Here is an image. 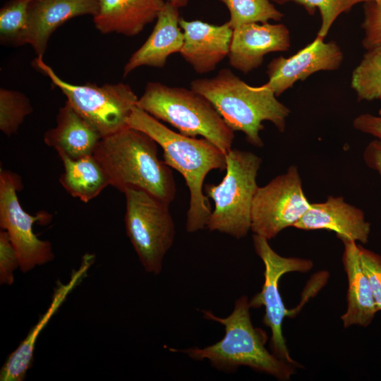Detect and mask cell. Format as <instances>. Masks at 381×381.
Returning a JSON list of instances; mask_svg holds the SVG:
<instances>
[{
	"label": "cell",
	"mask_w": 381,
	"mask_h": 381,
	"mask_svg": "<svg viewBox=\"0 0 381 381\" xmlns=\"http://www.w3.org/2000/svg\"><path fill=\"white\" fill-rule=\"evenodd\" d=\"M129 127L150 136L163 150L164 163L184 178L190 193L186 229L189 233L206 227L212 212L203 183L208 173L226 169V154L207 139L176 133L135 106L127 120Z\"/></svg>",
	"instance_id": "obj_1"
},
{
	"label": "cell",
	"mask_w": 381,
	"mask_h": 381,
	"mask_svg": "<svg viewBox=\"0 0 381 381\" xmlns=\"http://www.w3.org/2000/svg\"><path fill=\"white\" fill-rule=\"evenodd\" d=\"M157 143L145 133L127 126L102 137L93 155L107 174L109 186L124 193L141 189L170 204L176 184L169 167L158 157Z\"/></svg>",
	"instance_id": "obj_2"
},
{
	"label": "cell",
	"mask_w": 381,
	"mask_h": 381,
	"mask_svg": "<svg viewBox=\"0 0 381 381\" xmlns=\"http://www.w3.org/2000/svg\"><path fill=\"white\" fill-rule=\"evenodd\" d=\"M250 308L248 297L242 296L235 301L232 313L226 318H219L209 310H202L205 318L224 327V337L202 349L169 348V350L186 353L197 361L207 359L213 368L226 373H233L240 366H247L279 380H289L298 366L278 358L266 349L267 336L261 329L253 325Z\"/></svg>",
	"instance_id": "obj_3"
},
{
	"label": "cell",
	"mask_w": 381,
	"mask_h": 381,
	"mask_svg": "<svg viewBox=\"0 0 381 381\" xmlns=\"http://www.w3.org/2000/svg\"><path fill=\"white\" fill-rule=\"evenodd\" d=\"M190 88L207 99L228 126L243 132L255 147L263 146L262 121L272 122L280 132L285 130L289 109L270 89L250 86L229 68L221 69L212 78L193 80Z\"/></svg>",
	"instance_id": "obj_4"
},
{
	"label": "cell",
	"mask_w": 381,
	"mask_h": 381,
	"mask_svg": "<svg viewBox=\"0 0 381 381\" xmlns=\"http://www.w3.org/2000/svg\"><path fill=\"white\" fill-rule=\"evenodd\" d=\"M137 107L169 123L183 135L202 136L224 154L231 149L234 131L211 102L191 88L148 82Z\"/></svg>",
	"instance_id": "obj_5"
},
{
	"label": "cell",
	"mask_w": 381,
	"mask_h": 381,
	"mask_svg": "<svg viewBox=\"0 0 381 381\" xmlns=\"http://www.w3.org/2000/svg\"><path fill=\"white\" fill-rule=\"evenodd\" d=\"M261 163V158L249 151L231 149L226 152V174L222 181L204 187L205 195L214 202L205 228L237 239L247 236Z\"/></svg>",
	"instance_id": "obj_6"
},
{
	"label": "cell",
	"mask_w": 381,
	"mask_h": 381,
	"mask_svg": "<svg viewBox=\"0 0 381 381\" xmlns=\"http://www.w3.org/2000/svg\"><path fill=\"white\" fill-rule=\"evenodd\" d=\"M35 65L44 73L66 96L73 108L90 123L102 137L113 134L126 127L138 97L125 83H106L97 85L86 83L72 84L61 79L47 65L43 57L37 56Z\"/></svg>",
	"instance_id": "obj_7"
},
{
	"label": "cell",
	"mask_w": 381,
	"mask_h": 381,
	"mask_svg": "<svg viewBox=\"0 0 381 381\" xmlns=\"http://www.w3.org/2000/svg\"><path fill=\"white\" fill-rule=\"evenodd\" d=\"M125 226L145 272L159 274L175 237L169 204L139 188L126 189Z\"/></svg>",
	"instance_id": "obj_8"
},
{
	"label": "cell",
	"mask_w": 381,
	"mask_h": 381,
	"mask_svg": "<svg viewBox=\"0 0 381 381\" xmlns=\"http://www.w3.org/2000/svg\"><path fill=\"white\" fill-rule=\"evenodd\" d=\"M23 188L20 176L11 171L0 170V227L7 231L19 260V268L27 273L36 266L54 259L52 244L40 240L33 232V224H47L52 215L40 211L35 216L22 207L17 192Z\"/></svg>",
	"instance_id": "obj_9"
},
{
	"label": "cell",
	"mask_w": 381,
	"mask_h": 381,
	"mask_svg": "<svg viewBox=\"0 0 381 381\" xmlns=\"http://www.w3.org/2000/svg\"><path fill=\"white\" fill-rule=\"evenodd\" d=\"M268 241L257 234L253 236L255 251L262 260L265 271L262 289L249 301V304L250 308H265L262 322L271 329L272 352L278 358L299 367V364L291 357L283 335V321L291 311L283 303L279 291V282L284 274L289 272H309L313 267V262L309 259L282 256L272 248Z\"/></svg>",
	"instance_id": "obj_10"
},
{
	"label": "cell",
	"mask_w": 381,
	"mask_h": 381,
	"mask_svg": "<svg viewBox=\"0 0 381 381\" xmlns=\"http://www.w3.org/2000/svg\"><path fill=\"white\" fill-rule=\"evenodd\" d=\"M310 203L303 192L298 168L292 165L267 184L258 187L251 208L250 230L267 240L294 226Z\"/></svg>",
	"instance_id": "obj_11"
},
{
	"label": "cell",
	"mask_w": 381,
	"mask_h": 381,
	"mask_svg": "<svg viewBox=\"0 0 381 381\" xmlns=\"http://www.w3.org/2000/svg\"><path fill=\"white\" fill-rule=\"evenodd\" d=\"M323 40L317 36L294 55L273 59L267 66L268 81L262 86L278 97L298 80H303L315 72L339 68L343 61L339 46L334 41L325 43Z\"/></svg>",
	"instance_id": "obj_12"
},
{
	"label": "cell",
	"mask_w": 381,
	"mask_h": 381,
	"mask_svg": "<svg viewBox=\"0 0 381 381\" xmlns=\"http://www.w3.org/2000/svg\"><path fill=\"white\" fill-rule=\"evenodd\" d=\"M289 47L290 34L284 24L266 22L243 25L233 30L229 63L235 69L248 73L262 64L266 54L287 51Z\"/></svg>",
	"instance_id": "obj_13"
},
{
	"label": "cell",
	"mask_w": 381,
	"mask_h": 381,
	"mask_svg": "<svg viewBox=\"0 0 381 381\" xmlns=\"http://www.w3.org/2000/svg\"><path fill=\"white\" fill-rule=\"evenodd\" d=\"M99 0H32L21 46L30 44L38 57H43L52 33L66 21L78 16L92 17Z\"/></svg>",
	"instance_id": "obj_14"
},
{
	"label": "cell",
	"mask_w": 381,
	"mask_h": 381,
	"mask_svg": "<svg viewBox=\"0 0 381 381\" xmlns=\"http://www.w3.org/2000/svg\"><path fill=\"white\" fill-rule=\"evenodd\" d=\"M294 227L301 230L326 229L336 233L341 241L349 239L363 244L368 242L370 224L360 208L346 202L341 196L329 195L321 202L310 203Z\"/></svg>",
	"instance_id": "obj_15"
},
{
	"label": "cell",
	"mask_w": 381,
	"mask_h": 381,
	"mask_svg": "<svg viewBox=\"0 0 381 381\" xmlns=\"http://www.w3.org/2000/svg\"><path fill=\"white\" fill-rule=\"evenodd\" d=\"M179 25L184 37L179 54L196 73L213 71L228 56L233 33L228 22L217 25L181 18Z\"/></svg>",
	"instance_id": "obj_16"
},
{
	"label": "cell",
	"mask_w": 381,
	"mask_h": 381,
	"mask_svg": "<svg viewBox=\"0 0 381 381\" xmlns=\"http://www.w3.org/2000/svg\"><path fill=\"white\" fill-rule=\"evenodd\" d=\"M95 260V255L94 254L85 253L82 258L79 267L73 270L68 282L66 284L61 282H57L49 308L16 350L9 355L3 365L0 371L1 381H23L25 380L28 370L32 365L35 346L40 332L65 301L69 294L86 276Z\"/></svg>",
	"instance_id": "obj_17"
},
{
	"label": "cell",
	"mask_w": 381,
	"mask_h": 381,
	"mask_svg": "<svg viewBox=\"0 0 381 381\" xmlns=\"http://www.w3.org/2000/svg\"><path fill=\"white\" fill-rule=\"evenodd\" d=\"M180 19L179 8L165 1L152 33L126 64L123 77L141 66L163 68L169 56L180 52L184 39Z\"/></svg>",
	"instance_id": "obj_18"
},
{
	"label": "cell",
	"mask_w": 381,
	"mask_h": 381,
	"mask_svg": "<svg viewBox=\"0 0 381 381\" xmlns=\"http://www.w3.org/2000/svg\"><path fill=\"white\" fill-rule=\"evenodd\" d=\"M164 4V0H99L93 22L102 34L133 37L157 19Z\"/></svg>",
	"instance_id": "obj_19"
},
{
	"label": "cell",
	"mask_w": 381,
	"mask_h": 381,
	"mask_svg": "<svg viewBox=\"0 0 381 381\" xmlns=\"http://www.w3.org/2000/svg\"><path fill=\"white\" fill-rule=\"evenodd\" d=\"M342 263L348 280L347 308L341 316L345 328L353 325L367 327L378 312L368 278L363 268L358 246L344 239Z\"/></svg>",
	"instance_id": "obj_20"
},
{
	"label": "cell",
	"mask_w": 381,
	"mask_h": 381,
	"mask_svg": "<svg viewBox=\"0 0 381 381\" xmlns=\"http://www.w3.org/2000/svg\"><path fill=\"white\" fill-rule=\"evenodd\" d=\"M102 135L85 118L66 101L56 116V125L47 131L44 143L72 159L93 154Z\"/></svg>",
	"instance_id": "obj_21"
},
{
	"label": "cell",
	"mask_w": 381,
	"mask_h": 381,
	"mask_svg": "<svg viewBox=\"0 0 381 381\" xmlns=\"http://www.w3.org/2000/svg\"><path fill=\"white\" fill-rule=\"evenodd\" d=\"M56 152L64 165L59 182L73 198L87 202L109 186L106 172L93 155L75 159Z\"/></svg>",
	"instance_id": "obj_22"
},
{
	"label": "cell",
	"mask_w": 381,
	"mask_h": 381,
	"mask_svg": "<svg viewBox=\"0 0 381 381\" xmlns=\"http://www.w3.org/2000/svg\"><path fill=\"white\" fill-rule=\"evenodd\" d=\"M351 85L358 101L381 99V47L367 50L353 71Z\"/></svg>",
	"instance_id": "obj_23"
},
{
	"label": "cell",
	"mask_w": 381,
	"mask_h": 381,
	"mask_svg": "<svg viewBox=\"0 0 381 381\" xmlns=\"http://www.w3.org/2000/svg\"><path fill=\"white\" fill-rule=\"evenodd\" d=\"M228 8V23L234 30L243 25L281 20L284 15L270 0H219Z\"/></svg>",
	"instance_id": "obj_24"
},
{
	"label": "cell",
	"mask_w": 381,
	"mask_h": 381,
	"mask_svg": "<svg viewBox=\"0 0 381 381\" xmlns=\"http://www.w3.org/2000/svg\"><path fill=\"white\" fill-rule=\"evenodd\" d=\"M32 0H10L0 9V42L2 44L21 46L28 8Z\"/></svg>",
	"instance_id": "obj_25"
},
{
	"label": "cell",
	"mask_w": 381,
	"mask_h": 381,
	"mask_svg": "<svg viewBox=\"0 0 381 381\" xmlns=\"http://www.w3.org/2000/svg\"><path fill=\"white\" fill-rule=\"evenodd\" d=\"M32 112L28 97L19 91L0 89V130L6 135L17 133L26 116Z\"/></svg>",
	"instance_id": "obj_26"
},
{
	"label": "cell",
	"mask_w": 381,
	"mask_h": 381,
	"mask_svg": "<svg viewBox=\"0 0 381 381\" xmlns=\"http://www.w3.org/2000/svg\"><path fill=\"white\" fill-rule=\"evenodd\" d=\"M278 4H284L294 1L303 6L310 15H313L318 9L321 17L320 28L317 36L324 39L328 31L337 19L342 13L349 12L351 8L361 2L371 0H270Z\"/></svg>",
	"instance_id": "obj_27"
},
{
	"label": "cell",
	"mask_w": 381,
	"mask_h": 381,
	"mask_svg": "<svg viewBox=\"0 0 381 381\" xmlns=\"http://www.w3.org/2000/svg\"><path fill=\"white\" fill-rule=\"evenodd\" d=\"M363 47L370 50L381 47V3L373 0L364 3Z\"/></svg>",
	"instance_id": "obj_28"
},
{
	"label": "cell",
	"mask_w": 381,
	"mask_h": 381,
	"mask_svg": "<svg viewBox=\"0 0 381 381\" xmlns=\"http://www.w3.org/2000/svg\"><path fill=\"white\" fill-rule=\"evenodd\" d=\"M363 268L368 278L378 311H381V256L358 244Z\"/></svg>",
	"instance_id": "obj_29"
},
{
	"label": "cell",
	"mask_w": 381,
	"mask_h": 381,
	"mask_svg": "<svg viewBox=\"0 0 381 381\" xmlns=\"http://www.w3.org/2000/svg\"><path fill=\"white\" fill-rule=\"evenodd\" d=\"M19 260L6 231H0V284L11 285L14 282L13 272L19 267Z\"/></svg>",
	"instance_id": "obj_30"
},
{
	"label": "cell",
	"mask_w": 381,
	"mask_h": 381,
	"mask_svg": "<svg viewBox=\"0 0 381 381\" xmlns=\"http://www.w3.org/2000/svg\"><path fill=\"white\" fill-rule=\"evenodd\" d=\"M353 125L356 130L381 139V109L378 115L365 113L358 116Z\"/></svg>",
	"instance_id": "obj_31"
},
{
	"label": "cell",
	"mask_w": 381,
	"mask_h": 381,
	"mask_svg": "<svg viewBox=\"0 0 381 381\" xmlns=\"http://www.w3.org/2000/svg\"><path fill=\"white\" fill-rule=\"evenodd\" d=\"M363 159L365 164L376 171L381 178V139L376 138L366 145Z\"/></svg>",
	"instance_id": "obj_32"
},
{
	"label": "cell",
	"mask_w": 381,
	"mask_h": 381,
	"mask_svg": "<svg viewBox=\"0 0 381 381\" xmlns=\"http://www.w3.org/2000/svg\"><path fill=\"white\" fill-rule=\"evenodd\" d=\"M170 3H171L174 6L176 7L181 8L183 7H185L188 2V0H167Z\"/></svg>",
	"instance_id": "obj_33"
},
{
	"label": "cell",
	"mask_w": 381,
	"mask_h": 381,
	"mask_svg": "<svg viewBox=\"0 0 381 381\" xmlns=\"http://www.w3.org/2000/svg\"><path fill=\"white\" fill-rule=\"evenodd\" d=\"M373 1H374L375 2H377V3H381V0H373Z\"/></svg>",
	"instance_id": "obj_34"
}]
</instances>
